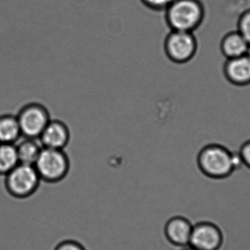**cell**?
<instances>
[{"instance_id":"9a60e30c","label":"cell","mask_w":250,"mask_h":250,"mask_svg":"<svg viewBox=\"0 0 250 250\" xmlns=\"http://www.w3.org/2000/svg\"><path fill=\"white\" fill-rule=\"evenodd\" d=\"M236 30L245 38L250 46V9L245 10L239 16Z\"/></svg>"},{"instance_id":"d6986e66","label":"cell","mask_w":250,"mask_h":250,"mask_svg":"<svg viewBox=\"0 0 250 250\" xmlns=\"http://www.w3.org/2000/svg\"><path fill=\"white\" fill-rule=\"evenodd\" d=\"M182 250H198L196 249H195V248H192V247L190 246H187L185 247V248H183Z\"/></svg>"},{"instance_id":"3957f363","label":"cell","mask_w":250,"mask_h":250,"mask_svg":"<svg viewBox=\"0 0 250 250\" xmlns=\"http://www.w3.org/2000/svg\"><path fill=\"white\" fill-rule=\"evenodd\" d=\"M34 167L41 181L49 183H58L68 174L70 160L64 150L42 148Z\"/></svg>"},{"instance_id":"2e32d148","label":"cell","mask_w":250,"mask_h":250,"mask_svg":"<svg viewBox=\"0 0 250 250\" xmlns=\"http://www.w3.org/2000/svg\"><path fill=\"white\" fill-rule=\"evenodd\" d=\"M172 1L173 0H141L146 7L156 11L166 10Z\"/></svg>"},{"instance_id":"9c48e42d","label":"cell","mask_w":250,"mask_h":250,"mask_svg":"<svg viewBox=\"0 0 250 250\" xmlns=\"http://www.w3.org/2000/svg\"><path fill=\"white\" fill-rule=\"evenodd\" d=\"M38 139L42 148L64 150L70 142V129L62 120H51Z\"/></svg>"},{"instance_id":"52a82bcc","label":"cell","mask_w":250,"mask_h":250,"mask_svg":"<svg viewBox=\"0 0 250 250\" xmlns=\"http://www.w3.org/2000/svg\"><path fill=\"white\" fill-rule=\"evenodd\" d=\"M224 242L221 229L211 222H200L192 227L189 246L198 250H220Z\"/></svg>"},{"instance_id":"e0dca14e","label":"cell","mask_w":250,"mask_h":250,"mask_svg":"<svg viewBox=\"0 0 250 250\" xmlns=\"http://www.w3.org/2000/svg\"><path fill=\"white\" fill-rule=\"evenodd\" d=\"M238 153L242 160V164L250 170V139L242 144Z\"/></svg>"},{"instance_id":"5bb4252c","label":"cell","mask_w":250,"mask_h":250,"mask_svg":"<svg viewBox=\"0 0 250 250\" xmlns=\"http://www.w3.org/2000/svg\"><path fill=\"white\" fill-rule=\"evenodd\" d=\"M19 164L16 145L0 143V176H5Z\"/></svg>"},{"instance_id":"6da1fadb","label":"cell","mask_w":250,"mask_h":250,"mask_svg":"<svg viewBox=\"0 0 250 250\" xmlns=\"http://www.w3.org/2000/svg\"><path fill=\"white\" fill-rule=\"evenodd\" d=\"M201 173L214 180L230 177L242 164L239 153L230 151L220 144L211 143L201 148L197 157Z\"/></svg>"},{"instance_id":"277c9868","label":"cell","mask_w":250,"mask_h":250,"mask_svg":"<svg viewBox=\"0 0 250 250\" xmlns=\"http://www.w3.org/2000/svg\"><path fill=\"white\" fill-rule=\"evenodd\" d=\"M41 182L34 165L19 163L6 175L4 186L10 196L17 199H25L36 192Z\"/></svg>"},{"instance_id":"ba28073f","label":"cell","mask_w":250,"mask_h":250,"mask_svg":"<svg viewBox=\"0 0 250 250\" xmlns=\"http://www.w3.org/2000/svg\"><path fill=\"white\" fill-rule=\"evenodd\" d=\"M226 80L237 87L250 85V50L248 54L236 58L227 59L223 65Z\"/></svg>"},{"instance_id":"ac0fdd59","label":"cell","mask_w":250,"mask_h":250,"mask_svg":"<svg viewBox=\"0 0 250 250\" xmlns=\"http://www.w3.org/2000/svg\"><path fill=\"white\" fill-rule=\"evenodd\" d=\"M54 250H86L84 247L74 240H64L56 246Z\"/></svg>"},{"instance_id":"5b68a950","label":"cell","mask_w":250,"mask_h":250,"mask_svg":"<svg viewBox=\"0 0 250 250\" xmlns=\"http://www.w3.org/2000/svg\"><path fill=\"white\" fill-rule=\"evenodd\" d=\"M198 44L193 32L170 30L164 41L167 58L176 64L191 61L198 51Z\"/></svg>"},{"instance_id":"7a4b0ae2","label":"cell","mask_w":250,"mask_h":250,"mask_svg":"<svg viewBox=\"0 0 250 250\" xmlns=\"http://www.w3.org/2000/svg\"><path fill=\"white\" fill-rule=\"evenodd\" d=\"M206 10L201 0H173L165 10L170 30L194 32L202 24Z\"/></svg>"},{"instance_id":"4fadbf2b","label":"cell","mask_w":250,"mask_h":250,"mask_svg":"<svg viewBox=\"0 0 250 250\" xmlns=\"http://www.w3.org/2000/svg\"><path fill=\"white\" fill-rule=\"evenodd\" d=\"M18 157L20 164L34 165L36 162L42 145L37 142L36 139L25 138L23 141L16 145Z\"/></svg>"},{"instance_id":"30bf717a","label":"cell","mask_w":250,"mask_h":250,"mask_svg":"<svg viewBox=\"0 0 250 250\" xmlns=\"http://www.w3.org/2000/svg\"><path fill=\"white\" fill-rule=\"evenodd\" d=\"M192 223L181 216L172 217L165 226V236L170 243L175 246H189L192 230Z\"/></svg>"},{"instance_id":"7c38bea8","label":"cell","mask_w":250,"mask_h":250,"mask_svg":"<svg viewBox=\"0 0 250 250\" xmlns=\"http://www.w3.org/2000/svg\"><path fill=\"white\" fill-rule=\"evenodd\" d=\"M20 126L16 116H0V143L15 144L21 136Z\"/></svg>"},{"instance_id":"8fae6325","label":"cell","mask_w":250,"mask_h":250,"mask_svg":"<svg viewBox=\"0 0 250 250\" xmlns=\"http://www.w3.org/2000/svg\"><path fill=\"white\" fill-rule=\"evenodd\" d=\"M250 50L249 44L237 30L226 33L220 42V51L226 60L245 55Z\"/></svg>"},{"instance_id":"8992f818","label":"cell","mask_w":250,"mask_h":250,"mask_svg":"<svg viewBox=\"0 0 250 250\" xmlns=\"http://www.w3.org/2000/svg\"><path fill=\"white\" fill-rule=\"evenodd\" d=\"M22 136L28 139H38L51 120L45 106L38 103L26 104L16 115Z\"/></svg>"}]
</instances>
